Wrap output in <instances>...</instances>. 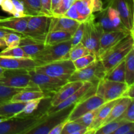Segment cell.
Returning a JSON list of instances; mask_svg holds the SVG:
<instances>
[{"label": "cell", "instance_id": "obj_42", "mask_svg": "<svg viewBox=\"0 0 134 134\" xmlns=\"http://www.w3.org/2000/svg\"><path fill=\"white\" fill-rule=\"evenodd\" d=\"M116 119L134 122V99L131 102L124 113Z\"/></svg>", "mask_w": 134, "mask_h": 134}, {"label": "cell", "instance_id": "obj_35", "mask_svg": "<svg viewBox=\"0 0 134 134\" xmlns=\"http://www.w3.org/2000/svg\"><path fill=\"white\" fill-rule=\"evenodd\" d=\"M107 13H108V16L109 17V19L112 23L113 26L115 27L117 30H120V31H126V32H130L129 31L126 29L123 25L122 22L121 21L119 13H118L117 10L113 7L107 6Z\"/></svg>", "mask_w": 134, "mask_h": 134}, {"label": "cell", "instance_id": "obj_14", "mask_svg": "<svg viewBox=\"0 0 134 134\" xmlns=\"http://www.w3.org/2000/svg\"><path fill=\"white\" fill-rule=\"evenodd\" d=\"M108 6L117 10L124 27L133 34V12L130 0H108Z\"/></svg>", "mask_w": 134, "mask_h": 134}, {"label": "cell", "instance_id": "obj_51", "mask_svg": "<svg viewBox=\"0 0 134 134\" xmlns=\"http://www.w3.org/2000/svg\"><path fill=\"white\" fill-rule=\"evenodd\" d=\"M103 9V3L102 0H93L92 1V12L100 11Z\"/></svg>", "mask_w": 134, "mask_h": 134}, {"label": "cell", "instance_id": "obj_16", "mask_svg": "<svg viewBox=\"0 0 134 134\" xmlns=\"http://www.w3.org/2000/svg\"><path fill=\"white\" fill-rule=\"evenodd\" d=\"M37 66L31 58H14L0 56V67L8 70H32Z\"/></svg>", "mask_w": 134, "mask_h": 134}, {"label": "cell", "instance_id": "obj_44", "mask_svg": "<svg viewBox=\"0 0 134 134\" xmlns=\"http://www.w3.org/2000/svg\"><path fill=\"white\" fill-rule=\"evenodd\" d=\"M113 134H134V122H126L120 126Z\"/></svg>", "mask_w": 134, "mask_h": 134}, {"label": "cell", "instance_id": "obj_55", "mask_svg": "<svg viewBox=\"0 0 134 134\" xmlns=\"http://www.w3.org/2000/svg\"><path fill=\"white\" fill-rule=\"evenodd\" d=\"M5 71V69H3V68H1V67H0V77H1L3 75Z\"/></svg>", "mask_w": 134, "mask_h": 134}, {"label": "cell", "instance_id": "obj_34", "mask_svg": "<svg viewBox=\"0 0 134 134\" xmlns=\"http://www.w3.org/2000/svg\"><path fill=\"white\" fill-rule=\"evenodd\" d=\"M24 6L27 16L41 14V0H20Z\"/></svg>", "mask_w": 134, "mask_h": 134}, {"label": "cell", "instance_id": "obj_49", "mask_svg": "<svg viewBox=\"0 0 134 134\" xmlns=\"http://www.w3.org/2000/svg\"><path fill=\"white\" fill-rule=\"evenodd\" d=\"M67 122H68V119H65V120H63L61 122L58 123V124H56L54 127L51 129V130L48 132V134H61L63 128H64V126L66 124Z\"/></svg>", "mask_w": 134, "mask_h": 134}, {"label": "cell", "instance_id": "obj_31", "mask_svg": "<svg viewBox=\"0 0 134 134\" xmlns=\"http://www.w3.org/2000/svg\"><path fill=\"white\" fill-rule=\"evenodd\" d=\"M41 100L42 99H38L27 102L23 109L13 118H26L32 116L34 115V113L37 110Z\"/></svg>", "mask_w": 134, "mask_h": 134}, {"label": "cell", "instance_id": "obj_33", "mask_svg": "<svg viewBox=\"0 0 134 134\" xmlns=\"http://www.w3.org/2000/svg\"><path fill=\"white\" fill-rule=\"evenodd\" d=\"M99 12V13L98 16V22L102 27L103 32H108V31L117 30L113 26L112 23L110 20L107 8L102 9Z\"/></svg>", "mask_w": 134, "mask_h": 134}, {"label": "cell", "instance_id": "obj_46", "mask_svg": "<svg viewBox=\"0 0 134 134\" xmlns=\"http://www.w3.org/2000/svg\"><path fill=\"white\" fill-rule=\"evenodd\" d=\"M41 14L45 15L48 17L52 16L51 10V0H41Z\"/></svg>", "mask_w": 134, "mask_h": 134}, {"label": "cell", "instance_id": "obj_24", "mask_svg": "<svg viewBox=\"0 0 134 134\" xmlns=\"http://www.w3.org/2000/svg\"><path fill=\"white\" fill-rule=\"evenodd\" d=\"M26 104V103L12 102L10 101L0 103V116L8 119H12L23 109Z\"/></svg>", "mask_w": 134, "mask_h": 134}, {"label": "cell", "instance_id": "obj_52", "mask_svg": "<svg viewBox=\"0 0 134 134\" xmlns=\"http://www.w3.org/2000/svg\"><path fill=\"white\" fill-rule=\"evenodd\" d=\"M9 32H14V31H11V30H7V29L5 28H2V27H0V38H3L4 36Z\"/></svg>", "mask_w": 134, "mask_h": 134}, {"label": "cell", "instance_id": "obj_15", "mask_svg": "<svg viewBox=\"0 0 134 134\" xmlns=\"http://www.w3.org/2000/svg\"><path fill=\"white\" fill-rule=\"evenodd\" d=\"M129 34L131 33L120 30L103 32L99 40V51L97 59L99 60L105 53H106L109 50L111 49L113 46L117 44Z\"/></svg>", "mask_w": 134, "mask_h": 134}, {"label": "cell", "instance_id": "obj_18", "mask_svg": "<svg viewBox=\"0 0 134 134\" xmlns=\"http://www.w3.org/2000/svg\"><path fill=\"white\" fill-rule=\"evenodd\" d=\"M84 82L81 81H73V82L68 81L51 97L52 99L51 101L50 107H54L64 102L67 98L74 94L79 88L82 86Z\"/></svg>", "mask_w": 134, "mask_h": 134}, {"label": "cell", "instance_id": "obj_29", "mask_svg": "<svg viewBox=\"0 0 134 134\" xmlns=\"http://www.w3.org/2000/svg\"><path fill=\"white\" fill-rule=\"evenodd\" d=\"M89 54H91L90 51L88 50L86 47H85V45L81 42H80L75 45L71 46L69 51L65 55L64 59H69L73 62L77 59L80 58Z\"/></svg>", "mask_w": 134, "mask_h": 134}, {"label": "cell", "instance_id": "obj_26", "mask_svg": "<svg viewBox=\"0 0 134 134\" xmlns=\"http://www.w3.org/2000/svg\"><path fill=\"white\" fill-rule=\"evenodd\" d=\"M103 79L116 82H125V58L107 71Z\"/></svg>", "mask_w": 134, "mask_h": 134}, {"label": "cell", "instance_id": "obj_56", "mask_svg": "<svg viewBox=\"0 0 134 134\" xmlns=\"http://www.w3.org/2000/svg\"><path fill=\"white\" fill-rule=\"evenodd\" d=\"M8 120V119L4 117V116H0V122H1L3 121H5V120Z\"/></svg>", "mask_w": 134, "mask_h": 134}, {"label": "cell", "instance_id": "obj_23", "mask_svg": "<svg viewBox=\"0 0 134 134\" xmlns=\"http://www.w3.org/2000/svg\"><path fill=\"white\" fill-rule=\"evenodd\" d=\"M73 34L68 31H47L41 37L45 46L54 45L71 39Z\"/></svg>", "mask_w": 134, "mask_h": 134}, {"label": "cell", "instance_id": "obj_37", "mask_svg": "<svg viewBox=\"0 0 134 134\" xmlns=\"http://www.w3.org/2000/svg\"><path fill=\"white\" fill-rule=\"evenodd\" d=\"M75 0H60L56 9L52 11V16H63L67 10L74 3Z\"/></svg>", "mask_w": 134, "mask_h": 134}, {"label": "cell", "instance_id": "obj_9", "mask_svg": "<svg viewBox=\"0 0 134 134\" xmlns=\"http://www.w3.org/2000/svg\"><path fill=\"white\" fill-rule=\"evenodd\" d=\"M96 86L91 82H84L82 86L79 88L74 94H72L70 97L67 98L60 104L54 107H50L46 111V113L47 115H49L68 108L70 106L75 105L76 103H79L85 98L96 94Z\"/></svg>", "mask_w": 134, "mask_h": 134}, {"label": "cell", "instance_id": "obj_40", "mask_svg": "<svg viewBox=\"0 0 134 134\" xmlns=\"http://www.w3.org/2000/svg\"><path fill=\"white\" fill-rule=\"evenodd\" d=\"M22 35L16 32H9L3 39L6 43L7 48H14L19 46Z\"/></svg>", "mask_w": 134, "mask_h": 134}, {"label": "cell", "instance_id": "obj_13", "mask_svg": "<svg viewBox=\"0 0 134 134\" xmlns=\"http://www.w3.org/2000/svg\"><path fill=\"white\" fill-rule=\"evenodd\" d=\"M49 17L43 14L27 16V28L23 35L32 37L41 40V37L48 30Z\"/></svg>", "mask_w": 134, "mask_h": 134}, {"label": "cell", "instance_id": "obj_20", "mask_svg": "<svg viewBox=\"0 0 134 134\" xmlns=\"http://www.w3.org/2000/svg\"><path fill=\"white\" fill-rule=\"evenodd\" d=\"M27 16L9 17L0 19V27L11 30L23 35L27 28Z\"/></svg>", "mask_w": 134, "mask_h": 134}, {"label": "cell", "instance_id": "obj_45", "mask_svg": "<svg viewBox=\"0 0 134 134\" xmlns=\"http://www.w3.org/2000/svg\"><path fill=\"white\" fill-rule=\"evenodd\" d=\"M63 16H65L67 17V18L73 19L74 20H76L77 21V22H80V23L85 22V20L83 19V18L81 17V15L79 14V13H78L74 3H73V5H71V7L67 10L66 13L64 14Z\"/></svg>", "mask_w": 134, "mask_h": 134}, {"label": "cell", "instance_id": "obj_19", "mask_svg": "<svg viewBox=\"0 0 134 134\" xmlns=\"http://www.w3.org/2000/svg\"><path fill=\"white\" fill-rule=\"evenodd\" d=\"M119 99L105 102L101 106L95 119H94L91 124L87 128V132H86V134H95L96 132L102 126V123L104 122L106 118L107 117L111 109L116 104V103L119 100Z\"/></svg>", "mask_w": 134, "mask_h": 134}, {"label": "cell", "instance_id": "obj_36", "mask_svg": "<svg viewBox=\"0 0 134 134\" xmlns=\"http://www.w3.org/2000/svg\"><path fill=\"white\" fill-rule=\"evenodd\" d=\"M125 120L115 119L107 124L101 126L96 132L95 134H111L113 133L120 126L126 122Z\"/></svg>", "mask_w": 134, "mask_h": 134}, {"label": "cell", "instance_id": "obj_57", "mask_svg": "<svg viewBox=\"0 0 134 134\" xmlns=\"http://www.w3.org/2000/svg\"><path fill=\"white\" fill-rule=\"evenodd\" d=\"M4 0H0V5H1V3H3V1Z\"/></svg>", "mask_w": 134, "mask_h": 134}, {"label": "cell", "instance_id": "obj_10", "mask_svg": "<svg viewBox=\"0 0 134 134\" xmlns=\"http://www.w3.org/2000/svg\"><path fill=\"white\" fill-rule=\"evenodd\" d=\"M105 103V102L96 94L90 96L73 106L67 119L68 121L76 120L85 114L98 108Z\"/></svg>", "mask_w": 134, "mask_h": 134}, {"label": "cell", "instance_id": "obj_28", "mask_svg": "<svg viewBox=\"0 0 134 134\" xmlns=\"http://www.w3.org/2000/svg\"><path fill=\"white\" fill-rule=\"evenodd\" d=\"M125 82L128 86L134 84V48L125 58Z\"/></svg>", "mask_w": 134, "mask_h": 134}, {"label": "cell", "instance_id": "obj_12", "mask_svg": "<svg viewBox=\"0 0 134 134\" xmlns=\"http://www.w3.org/2000/svg\"><path fill=\"white\" fill-rule=\"evenodd\" d=\"M73 106H70L51 115H47L44 121L29 131L27 134H48V132L56 124L67 119Z\"/></svg>", "mask_w": 134, "mask_h": 134}, {"label": "cell", "instance_id": "obj_30", "mask_svg": "<svg viewBox=\"0 0 134 134\" xmlns=\"http://www.w3.org/2000/svg\"><path fill=\"white\" fill-rule=\"evenodd\" d=\"M92 1L93 0H75L74 2L77 11L85 21L93 13Z\"/></svg>", "mask_w": 134, "mask_h": 134}, {"label": "cell", "instance_id": "obj_17", "mask_svg": "<svg viewBox=\"0 0 134 134\" xmlns=\"http://www.w3.org/2000/svg\"><path fill=\"white\" fill-rule=\"evenodd\" d=\"M79 24L80 22L65 16H51L48 18L47 31H64L73 34Z\"/></svg>", "mask_w": 134, "mask_h": 134}, {"label": "cell", "instance_id": "obj_5", "mask_svg": "<svg viewBox=\"0 0 134 134\" xmlns=\"http://www.w3.org/2000/svg\"><path fill=\"white\" fill-rule=\"evenodd\" d=\"M71 46V39L54 45L45 46L43 50L35 54L31 58L35 62L37 66L64 59Z\"/></svg>", "mask_w": 134, "mask_h": 134}, {"label": "cell", "instance_id": "obj_50", "mask_svg": "<svg viewBox=\"0 0 134 134\" xmlns=\"http://www.w3.org/2000/svg\"><path fill=\"white\" fill-rule=\"evenodd\" d=\"M122 98H128L134 99V84L128 86L127 88L122 95Z\"/></svg>", "mask_w": 134, "mask_h": 134}, {"label": "cell", "instance_id": "obj_32", "mask_svg": "<svg viewBox=\"0 0 134 134\" xmlns=\"http://www.w3.org/2000/svg\"><path fill=\"white\" fill-rule=\"evenodd\" d=\"M87 128L81 125L75 120L67 122L61 134H86Z\"/></svg>", "mask_w": 134, "mask_h": 134}, {"label": "cell", "instance_id": "obj_1", "mask_svg": "<svg viewBox=\"0 0 134 134\" xmlns=\"http://www.w3.org/2000/svg\"><path fill=\"white\" fill-rule=\"evenodd\" d=\"M47 116L46 111L26 118H12L0 122V134H27Z\"/></svg>", "mask_w": 134, "mask_h": 134}, {"label": "cell", "instance_id": "obj_54", "mask_svg": "<svg viewBox=\"0 0 134 134\" xmlns=\"http://www.w3.org/2000/svg\"><path fill=\"white\" fill-rule=\"evenodd\" d=\"M5 48H7V45L5 41H4V39L3 38H0V48H1V49H5Z\"/></svg>", "mask_w": 134, "mask_h": 134}, {"label": "cell", "instance_id": "obj_7", "mask_svg": "<svg viewBox=\"0 0 134 134\" xmlns=\"http://www.w3.org/2000/svg\"><path fill=\"white\" fill-rule=\"evenodd\" d=\"M30 75L31 86H36L41 91L52 96L66 83L68 81L53 78L47 75L35 71V69L28 71Z\"/></svg>", "mask_w": 134, "mask_h": 134}, {"label": "cell", "instance_id": "obj_41", "mask_svg": "<svg viewBox=\"0 0 134 134\" xmlns=\"http://www.w3.org/2000/svg\"><path fill=\"white\" fill-rule=\"evenodd\" d=\"M100 107L96 109L92 110V111H90V112L87 113L85 114L82 116H81V117L78 118L77 119L75 120V121L79 123L80 124L84 126L86 128H88L91 124V123L92 122L94 119H95L96 116L98 111H99Z\"/></svg>", "mask_w": 134, "mask_h": 134}, {"label": "cell", "instance_id": "obj_47", "mask_svg": "<svg viewBox=\"0 0 134 134\" xmlns=\"http://www.w3.org/2000/svg\"><path fill=\"white\" fill-rule=\"evenodd\" d=\"M0 6H1V9L3 11L9 13L10 14H13L15 11L14 5H13L11 0H4Z\"/></svg>", "mask_w": 134, "mask_h": 134}, {"label": "cell", "instance_id": "obj_38", "mask_svg": "<svg viewBox=\"0 0 134 134\" xmlns=\"http://www.w3.org/2000/svg\"><path fill=\"white\" fill-rule=\"evenodd\" d=\"M0 56L14 58H30L18 46L14 48H5L0 52Z\"/></svg>", "mask_w": 134, "mask_h": 134}, {"label": "cell", "instance_id": "obj_2", "mask_svg": "<svg viewBox=\"0 0 134 134\" xmlns=\"http://www.w3.org/2000/svg\"><path fill=\"white\" fill-rule=\"evenodd\" d=\"M133 48H134L133 34H129L105 53L99 60L107 72L124 60Z\"/></svg>", "mask_w": 134, "mask_h": 134}, {"label": "cell", "instance_id": "obj_8", "mask_svg": "<svg viewBox=\"0 0 134 134\" xmlns=\"http://www.w3.org/2000/svg\"><path fill=\"white\" fill-rule=\"evenodd\" d=\"M128 86L126 82H116L103 78L97 84L96 94L105 102H108L122 98Z\"/></svg>", "mask_w": 134, "mask_h": 134}, {"label": "cell", "instance_id": "obj_27", "mask_svg": "<svg viewBox=\"0 0 134 134\" xmlns=\"http://www.w3.org/2000/svg\"><path fill=\"white\" fill-rule=\"evenodd\" d=\"M24 90H40L36 86L26 88H13L0 85V103L10 102L14 94Z\"/></svg>", "mask_w": 134, "mask_h": 134}, {"label": "cell", "instance_id": "obj_4", "mask_svg": "<svg viewBox=\"0 0 134 134\" xmlns=\"http://www.w3.org/2000/svg\"><path fill=\"white\" fill-rule=\"evenodd\" d=\"M34 69L38 73L65 81H68L72 73L76 70L73 61L69 59H62L38 65Z\"/></svg>", "mask_w": 134, "mask_h": 134}, {"label": "cell", "instance_id": "obj_39", "mask_svg": "<svg viewBox=\"0 0 134 134\" xmlns=\"http://www.w3.org/2000/svg\"><path fill=\"white\" fill-rule=\"evenodd\" d=\"M97 60L96 56L93 54H89L85 56L77 59L76 60L73 61V64L76 69H80L85 68L94 62L95 60Z\"/></svg>", "mask_w": 134, "mask_h": 134}, {"label": "cell", "instance_id": "obj_11", "mask_svg": "<svg viewBox=\"0 0 134 134\" xmlns=\"http://www.w3.org/2000/svg\"><path fill=\"white\" fill-rule=\"evenodd\" d=\"M0 85L13 88L32 87L30 75L28 71L24 69H5L3 75L0 77Z\"/></svg>", "mask_w": 134, "mask_h": 134}, {"label": "cell", "instance_id": "obj_53", "mask_svg": "<svg viewBox=\"0 0 134 134\" xmlns=\"http://www.w3.org/2000/svg\"><path fill=\"white\" fill-rule=\"evenodd\" d=\"M60 1V0H51V10H52V13L56 9V7L58 6Z\"/></svg>", "mask_w": 134, "mask_h": 134}, {"label": "cell", "instance_id": "obj_43", "mask_svg": "<svg viewBox=\"0 0 134 134\" xmlns=\"http://www.w3.org/2000/svg\"><path fill=\"white\" fill-rule=\"evenodd\" d=\"M84 29H85V22L80 23L79 26H78L77 30L72 35L71 39L72 46L75 45L81 42L84 34Z\"/></svg>", "mask_w": 134, "mask_h": 134}, {"label": "cell", "instance_id": "obj_21", "mask_svg": "<svg viewBox=\"0 0 134 134\" xmlns=\"http://www.w3.org/2000/svg\"><path fill=\"white\" fill-rule=\"evenodd\" d=\"M19 47L30 58L39 52L45 47L44 41L37 38L22 35Z\"/></svg>", "mask_w": 134, "mask_h": 134}, {"label": "cell", "instance_id": "obj_6", "mask_svg": "<svg viewBox=\"0 0 134 134\" xmlns=\"http://www.w3.org/2000/svg\"><path fill=\"white\" fill-rule=\"evenodd\" d=\"M106 71L99 60H96L82 69H76L68 79V81L91 82L96 86L99 80L103 79Z\"/></svg>", "mask_w": 134, "mask_h": 134}, {"label": "cell", "instance_id": "obj_25", "mask_svg": "<svg viewBox=\"0 0 134 134\" xmlns=\"http://www.w3.org/2000/svg\"><path fill=\"white\" fill-rule=\"evenodd\" d=\"M132 100L133 99H130V98H120L119 100L116 103V104L111 109L107 117L106 118L104 122L102 123V126L107 124V123L113 121V120H115V119H118L124 113V111L128 107V106L129 105L130 103H131Z\"/></svg>", "mask_w": 134, "mask_h": 134}, {"label": "cell", "instance_id": "obj_3", "mask_svg": "<svg viewBox=\"0 0 134 134\" xmlns=\"http://www.w3.org/2000/svg\"><path fill=\"white\" fill-rule=\"evenodd\" d=\"M103 32L99 24L96 21V16L92 13L85 22L84 34L81 43L96 58L99 51V40Z\"/></svg>", "mask_w": 134, "mask_h": 134}, {"label": "cell", "instance_id": "obj_22", "mask_svg": "<svg viewBox=\"0 0 134 134\" xmlns=\"http://www.w3.org/2000/svg\"><path fill=\"white\" fill-rule=\"evenodd\" d=\"M49 98H51L49 94L41 90H24L14 94L10 99V102L27 103L34 99H44Z\"/></svg>", "mask_w": 134, "mask_h": 134}, {"label": "cell", "instance_id": "obj_48", "mask_svg": "<svg viewBox=\"0 0 134 134\" xmlns=\"http://www.w3.org/2000/svg\"><path fill=\"white\" fill-rule=\"evenodd\" d=\"M11 1L14 5V9H15L14 12H18L20 14H22L23 16H27L26 13L24 6L23 3L20 0H11Z\"/></svg>", "mask_w": 134, "mask_h": 134}, {"label": "cell", "instance_id": "obj_58", "mask_svg": "<svg viewBox=\"0 0 134 134\" xmlns=\"http://www.w3.org/2000/svg\"><path fill=\"white\" fill-rule=\"evenodd\" d=\"M3 17H1V16H0V19H1V18H2Z\"/></svg>", "mask_w": 134, "mask_h": 134}]
</instances>
